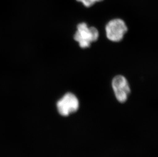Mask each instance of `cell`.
<instances>
[{"mask_svg": "<svg viewBox=\"0 0 158 157\" xmlns=\"http://www.w3.org/2000/svg\"><path fill=\"white\" fill-rule=\"evenodd\" d=\"M77 1L81 2L84 6H85V7H89L93 6L96 2L102 1L103 0H77Z\"/></svg>", "mask_w": 158, "mask_h": 157, "instance_id": "5b68a950", "label": "cell"}, {"mask_svg": "<svg viewBox=\"0 0 158 157\" xmlns=\"http://www.w3.org/2000/svg\"><path fill=\"white\" fill-rule=\"evenodd\" d=\"M112 85L117 99L120 103L126 102L131 92L127 78L122 75L116 76L113 79Z\"/></svg>", "mask_w": 158, "mask_h": 157, "instance_id": "277c9868", "label": "cell"}, {"mask_svg": "<svg viewBox=\"0 0 158 157\" xmlns=\"http://www.w3.org/2000/svg\"><path fill=\"white\" fill-rule=\"evenodd\" d=\"M57 109L61 115L67 116L79 108V103L74 94L68 92L57 102Z\"/></svg>", "mask_w": 158, "mask_h": 157, "instance_id": "3957f363", "label": "cell"}, {"mask_svg": "<svg viewBox=\"0 0 158 157\" xmlns=\"http://www.w3.org/2000/svg\"><path fill=\"white\" fill-rule=\"evenodd\" d=\"M98 37L99 32L97 29L94 27H88L85 22L78 25L77 31L74 35V40L83 49L89 47L91 43L96 42Z\"/></svg>", "mask_w": 158, "mask_h": 157, "instance_id": "6da1fadb", "label": "cell"}, {"mask_svg": "<svg viewBox=\"0 0 158 157\" xmlns=\"http://www.w3.org/2000/svg\"><path fill=\"white\" fill-rule=\"evenodd\" d=\"M127 30V27L123 20L116 18L110 21L106 25V35L110 41L119 42L123 39Z\"/></svg>", "mask_w": 158, "mask_h": 157, "instance_id": "7a4b0ae2", "label": "cell"}]
</instances>
